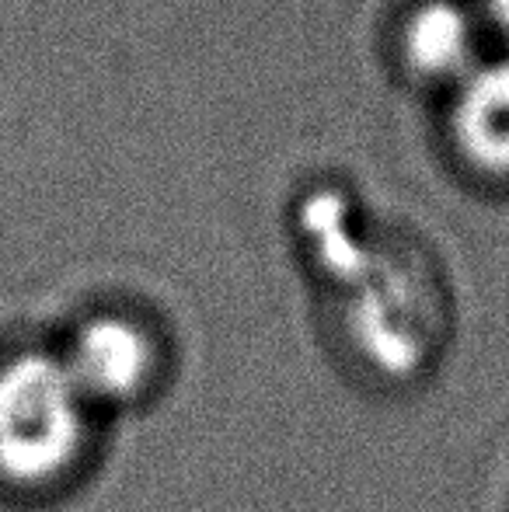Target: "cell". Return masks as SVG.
<instances>
[{
    "instance_id": "obj_1",
    "label": "cell",
    "mask_w": 509,
    "mask_h": 512,
    "mask_svg": "<svg viewBox=\"0 0 509 512\" xmlns=\"http://www.w3.org/2000/svg\"><path fill=\"white\" fill-rule=\"evenodd\" d=\"M102 411L88 401L60 349L0 356V495L42 502L95 460Z\"/></svg>"
},
{
    "instance_id": "obj_2",
    "label": "cell",
    "mask_w": 509,
    "mask_h": 512,
    "mask_svg": "<svg viewBox=\"0 0 509 512\" xmlns=\"http://www.w3.org/2000/svg\"><path fill=\"white\" fill-rule=\"evenodd\" d=\"M70 373L98 411L136 408L157 391L168 370L157 331L123 310L84 317L60 349Z\"/></svg>"
},
{
    "instance_id": "obj_3",
    "label": "cell",
    "mask_w": 509,
    "mask_h": 512,
    "mask_svg": "<svg viewBox=\"0 0 509 512\" xmlns=\"http://www.w3.org/2000/svg\"><path fill=\"white\" fill-rule=\"evenodd\" d=\"M454 140L478 171L509 178V56L478 63L457 88Z\"/></svg>"
},
{
    "instance_id": "obj_4",
    "label": "cell",
    "mask_w": 509,
    "mask_h": 512,
    "mask_svg": "<svg viewBox=\"0 0 509 512\" xmlns=\"http://www.w3.org/2000/svg\"><path fill=\"white\" fill-rule=\"evenodd\" d=\"M405 56L412 70L461 84L478 67V21L450 0L426 4L405 25Z\"/></svg>"
},
{
    "instance_id": "obj_5",
    "label": "cell",
    "mask_w": 509,
    "mask_h": 512,
    "mask_svg": "<svg viewBox=\"0 0 509 512\" xmlns=\"http://www.w3.org/2000/svg\"><path fill=\"white\" fill-rule=\"evenodd\" d=\"M485 11H489V21L499 28V32L509 39V0H485Z\"/></svg>"
}]
</instances>
